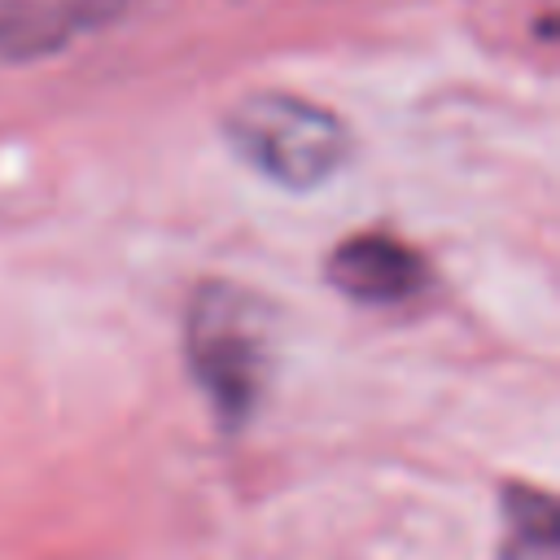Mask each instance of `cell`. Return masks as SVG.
Masks as SVG:
<instances>
[{"mask_svg":"<svg viewBox=\"0 0 560 560\" xmlns=\"http://www.w3.org/2000/svg\"><path fill=\"white\" fill-rule=\"evenodd\" d=\"M503 516H508L503 560H560V512L547 490L512 481L503 490Z\"/></svg>","mask_w":560,"mask_h":560,"instance_id":"5b68a950","label":"cell"},{"mask_svg":"<svg viewBox=\"0 0 560 560\" xmlns=\"http://www.w3.org/2000/svg\"><path fill=\"white\" fill-rule=\"evenodd\" d=\"M188 372L223 429L254 416L271 381V306L232 280H206L184 315Z\"/></svg>","mask_w":560,"mask_h":560,"instance_id":"6da1fadb","label":"cell"},{"mask_svg":"<svg viewBox=\"0 0 560 560\" xmlns=\"http://www.w3.org/2000/svg\"><path fill=\"white\" fill-rule=\"evenodd\" d=\"M324 271L341 298L363 306H402L420 298L433 280L429 258L394 232H354L337 241Z\"/></svg>","mask_w":560,"mask_h":560,"instance_id":"3957f363","label":"cell"},{"mask_svg":"<svg viewBox=\"0 0 560 560\" xmlns=\"http://www.w3.org/2000/svg\"><path fill=\"white\" fill-rule=\"evenodd\" d=\"M228 149L267 184L289 192H315L350 158V127L319 101L262 88L232 101L223 114Z\"/></svg>","mask_w":560,"mask_h":560,"instance_id":"7a4b0ae2","label":"cell"},{"mask_svg":"<svg viewBox=\"0 0 560 560\" xmlns=\"http://www.w3.org/2000/svg\"><path fill=\"white\" fill-rule=\"evenodd\" d=\"M136 0H0V61H31L109 26Z\"/></svg>","mask_w":560,"mask_h":560,"instance_id":"277c9868","label":"cell"}]
</instances>
